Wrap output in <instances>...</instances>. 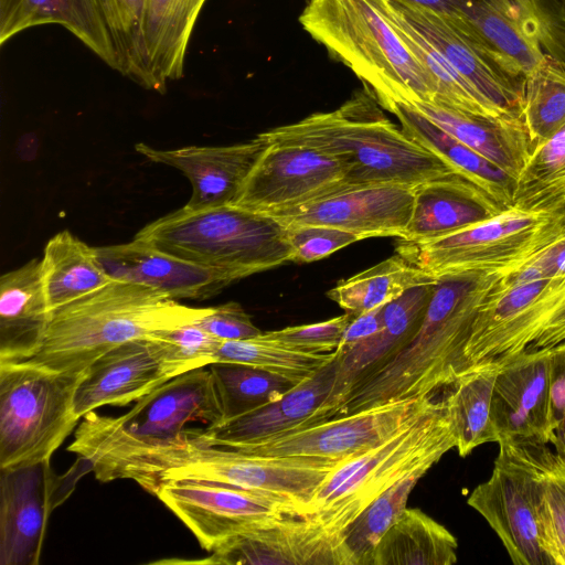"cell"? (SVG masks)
<instances>
[{
  "mask_svg": "<svg viewBox=\"0 0 565 565\" xmlns=\"http://www.w3.org/2000/svg\"><path fill=\"white\" fill-rule=\"evenodd\" d=\"M502 274L439 277L411 340L390 360L360 376L332 417L399 399H437L465 373V350L478 311Z\"/></svg>",
  "mask_w": 565,
  "mask_h": 565,
  "instance_id": "6da1fadb",
  "label": "cell"
},
{
  "mask_svg": "<svg viewBox=\"0 0 565 565\" xmlns=\"http://www.w3.org/2000/svg\"><path fill=\"white\" fill-rule=\"evenodd\" d=\"M340 461L249 455L210 444L201 428H186L161 441L115 435L103 447L102 468L107 480L132 479L151 494L166 480H204L284 495L307 511L312 494Z\"/></svg>",
  "mask_w": 565,
  "mask_h": 565,
  "instance_id": "7a4b0ae2",
  "label": "cell"
},
{
  "mask_svg": "<svg viewBox=\"0 0 565 565\" xmlns=\"http://www.w3.org/2000/svg\"><path fill=\"white\" fill-rule=\"evenodd\" d=\"M365 88L334 110L311 114L262 136L269 143L301 146L335 158L344 166L352 185H417L459 174L392 122Z\"/></svg>",
  "mask_w": 565,
  "mask_h": 565,
  "instance_id": "3957f363",
  "label": "cell"
},
{
  "mask_svg": "<svg viewBox=\"0 0 565 565\" xmlns=\"http://www.w3.org/2000/svg\"><path fill=\"white\" fill-rule=\"evenodd\" d=\"M211 308L189 307L154 289L113 280L54 310L41 348L24 361L81 373L109 350L198 322Z\"/></svg>",
  "mask_w": 565,
  "mask_h": 565,
  "instance_id": "277c9868",
  "label": "cell"
},
{
  "mask_svg": "<svg viewBox=\"0 0 565 565\" xmlns=\"http://www.w3.org/2000/svg\"><path fill=\"white\" fill-rule=\"evenodd\" d=\"M299 22L376 100L435 102L429 76L377 0H307Z\"/></svg>",
  "mask_w": 565,
  "mask_h": 565,
  "instance_id": "5b68a950",
  "label": "cell"
},
{
  "mask_svg": "<svg viewBox=\"0 0 565 565\" xmlns=\"http://www.w3.org/2000/svg\"><path fill=\"white\" fill-rule=\"evenodd\" d=\"M135 238L232 282L294 262L287 228L279 221L234 204L181 207L149 223Z\"/></svg>",
  "mask_w": 565,
  "mask_h": 565,
  "instance_id": "8992f818",
  "label": "cell"
},
{
  "mask_svg": "<svg viewBox=\"0 0 565 565\" xmlns=\"http://www.w3.org/2000/svg\"><path fill=\"white\" fill-rule=\"evenodd\" d=\"M456 444L441 396L391 438L340 461L312 494L307 516L343 535L380 494L417 470H429Z\"/></svg>",
  "mask_w": 565,
  "mask_h": 565,
  "instance_id": "52a82bcc",
  "label": "cell"
},
{
  "mask_svg": "<svg viewBox=\"0 0 565 565\" xmlns=\"http://www.w3.org/2000/svg\"><path fill=\"white\" fill-rule=\"evenodd\" d=\"M83 374L0 362L1 470L51 459L81 420L74 397Z\"/></svg>",
  "mask_w": 565,
  "mask_h": 565,
  "instance_id": "ba28073f",
  "label": "cell"
},
{
  "mask_svg": "<svg viewBox=\"0 0 565 565\" xmlns=\"http://www.w3.org/2000/svg\"><path fill=\"white\" fill-rule=\"evenodd\" d=\"M565 231V211L509 207L457 232L425 241L398 238L396 253L435 279L460 273L505 274Z\"/></svg>",
  "mask_w": 565,
  "mask_h": 565,
  "instance_id": "9c48e42d",
  "label": "cell"
},
{
  "mask_svg": "<svg viewBox=\"0 0 565 565\" xmlns=\"http://www.w3.org/2000/svg\"><path fill=\"white\" fill-rule=\"evenodd\" d=\"M488 480L467 503L488 522L514 565H551L540 530L543 443L500 440Z\"/></svg>",
  "mask_w": 565,
  "mask_h": 565,
  "instance_id": "30bf717a",
  "label": "cell"
},
{
  "mask_svg": "<svg viewBox=\"0 0 565 565\" xmlns=\"http://www.w3.org/2000/svg\"><path fill=\"white\" fill-rule=\"evenodd\" d=\"M437 399L388 402L227 448L255 456L344 460L391 438Z\"/></svg>",
  "mask_w": 565,
  "mask_h": 565,
  "instance_id": "8fae6325",
  "label": "cell"
},
{
  "mask_svg": "<svg viewBox=\"0 0 565 565\" xmlns=\"http://www.w3.org/2000/svg\"><path fill=\"white\" fill-rule=\"evenodd\" d=\"M152 494L207 552L250 522L307 515L305 507L287 497L204 480H166L158 483Z\"/></svg>",
  "mask_w": 565,
  "mask_h": 565,
  "instance_id": "7c38bea8",
  "label": "cell"
},
{
  "mask_svg": "<svg viewBox=\"0 0 565 565\" xmlns=\"http://www.w3.org/2000/svg\"><path fill=\"white\" fill-rule=\"evenodd\" d=\"M386 1L481 95L505 114L521 116L525 84L522 72L451 17L402 0Z\"/></svg>",
  "mask_w": 565,
  "mask_h": 565,
  "instance_id": "4fadbf2b",
  "label": "cell"
},
{
  "mask_svg": "<svg viewBox=\"0 0 565 565\" xmlns=\"http://www.w3.org/2000/svg\"><path fill=\"white\" fill-rule=\"evenodd\" d=\"M194 563L226 565H356L344 536L310 516L263 519L246 524Z\"/></svg>",
  "mask_w": 565,
  "mask_h": 565,
  "instance_id": "5bb4252c",
  "label": "cell"
},
{
  "mask_svg": "<svg viewBox=\"0 0 565 565\" xmlns=\"http://www.w3.org/2000/svg\"><path fill=\"white\" fill-rule=\"evenodd\" d=\"M349 186L347 170L335 158L301 146L269 143L234 205L267 214Z\"/></svg>",
  "mask_w": 565,
  "mask_h": 565,
  "instance_id": "9a60e30c",
  "label": "cell"
},
{
  "mask_svg": "<svg viewBox=\"0 0 565 565\" xmlns=\"http://www.w3.org/2000/svg\"><path fill=\"white\" fill-rule=\"evenodd\" d=\"M415 186L405 183L352 185L301 205L267 213L284 226L323 225L369 237L405 238Z\"/></svg>",
  "mask_w": 565,
  "mask_h": 565,
  "instance_id": "2e32d148",
  "label": "cell"
},
{
  "mask_svg": "<svg viewBox=\"0 0 565 565\" xmlns=\"http://www.w3.org/2000/svg\"><path fill=\"white\" fill-rule=\"evenodd\" d=\"M191 370L162 340L149 337L128 341L98 356L84 371L74 397L75 414L83 418L105 405L137 402Z\"/></svg>",
  "mask_w": 565,
  "mask_h": 565,
  "instance_id": "e0dca14e",
  "label": "cell"
},
{
  "mask_svg": "<svg viewBox=\"0 0 565 565\" xmlns=\"http://www.w3.org/2000/svg\"><path fill=\"white\" fill-rule=\"evenodd\" d=\"M53 473L50 460L19 469H0V564L40 562L51 511L74 488Z\"/></svg>",
  "mask_w": 565,
  "mask_h": 565,
  "instance_id": "ac0fdd59",
  "label": "cell"
},
{
  "mask_svg": "<svg viewBox=\"0 0 565 565\" xmlns=\"http://www.w3.org/2000/svg\"><path fill=\"white\" fill-rule=\"evenodd\" d=\"M111 424L138 440L161 441L172 438L191 423L215 426L223 412L207 366L179 374L145 395Z\"/></svg>",
  "mask_w": 565,
  "mask_h": 565,
  "instance_id": "d6986e66",
  "label": "cell"
},
{
  "mask_svg": "<svg viewBox=\"0 0 565 565\" xmlns=\"http://www.w3.org/2000/svg\"><path fill=\"white\" fill-rule=\"evenodd\" d=\"M268 146L267 139L258 134L246 142L228 146H188L162 150L138 142L135 149L152 162L181 171L192 186L191 198L183 207L202 210L234 204Z\"/></svg>",
  "mask_w": 565,
  "mask_h": 565,
  "instance_id": "ffe728a7",
  "label": "cell"
},
{
  "mask_svg": "<svg viewBox=\"0 0 565 565\" xmlns=\"http://www.w3.org/2000/svg\"><path fill=\"white\" fill-rule=\"evenodd\" d=\"M551 349L523 351L499 369L491 420L504 439L551 444L548 362Z\"/></svg>",
  "mask_w": 565,
  "mask_h": 565,
  "instance_id": "44dd1931",
  "label": "cell"
},
{
  "mask_svg": "<svg viewBox=\"0 0 565 565\" xmlns=\"http://www.w3.org/2000/svg\"><path fill=\"white\" fill-rule=\"evenodd\" d=\"M335 382L337 355L279 399L218 425L201 428V433L210 444L228 447L327 420Z\"/></svg>",
  "mask_w": 565,
  "mask_h": 565,
  "instance_id": "7402d4cb",
  "label": "cell"
},
{
  "mask_svg": "<svg viewBox=\"0 0 565 565\" xmlns=\"http://www.w3.org/2000/svg\"><path fill=\"white\" fill-rule=\"evenodd\" d=\"M95 250L113 280L145 286L175 300L203 299L232 282L217 271L183 260L137 238L95 247Z\"/></svg>",
  "mask_w": 565,
  "mask_h": 565,
  "instance_id": "603a6c76",
  "label": "cell"
},
{
  "mask_svg": "<svg viewBox=\"0 0 565 565\" xmlns=\"http://www.w3.org/2000/svg\"><path fill=\"white\" fill-rule=\"evenodd\" d=\"M507 210L460 174L415 186L414 205L405 241L440 237L489 220Z\"/></svg>",
  "mask_w": 565,
  "mask_h": 565,
  "instance_id": "cb8c5ba5",
  "label": "cell"
},
{
  "mask_svg": "<svg viewBox=\"0 0 565 565\" xmlns=\"http://www.w3.org/2000/svg\"><path fill=\"white\" fill-rule=\"evenodd\" d=\"M52 311L41 260L33 258L0 277V362L32 358L41 348Z\"/></svg>",
  "mask_w": 565,
  "mask_h": 565,
  "instance_id": "d4e9b609",
  "label": "cell"
},
{
  "mask_svg": "<svg viewBox=\"0 0 565 565\" xmlns=\"http://www.w3.org/2000/svg\"><path fill=\"white\" fill-rule=\"evenodd\" d=\"M407 105L518 179L531 153L530 138L520 116L489 117L422 100Z\"/></svg>",
  "mask_w": 565,
  "mask_h": 565,
  "instance_id": "484cf974",
  "label": "cell"
},
{
  "mask_svg": "<svg viewBox=\"0 0 565 565\" xmlns=\"http://www.w3.org/2000/svg\"><path fill=\"white\" fill-rule=\"evenodd\" d=\"M435 284L414 287L383 307L379 333L348 351L337 350V382L330 398L329 418L339 401L363 374L396 354L415 334L424 318Z\"/></svg>",
  "mask_w": 565,
  "mask_h": 565,
  "instance_id": "4316f807",
  "label": "cell"
},
{
  "mask_svg": "<svg viewBox=\"0 0 565 565\" xmlns=\"http://www.w3.org/2000/svg\"><path fill=\"white\" fill-rule=\"evenodd\" d=\"M205 0H145L141 19V85L164 92L183 74L188 42Z\"/></svg>",
  "mask_w": 565,
  "mask_h": 565,
  "instance_id": "83f0119b",
  "label": "cell"
},
{
  "mask_svg": "<svg viewBox=\"0 0 565 565\" xmlns=\"http://www.w3.org/2000/svg\"><path fill=\"white\" fill-rule=\"evenodd\" d=\"M43 23L70 30L104 62L119 70L117 54L98 0H0V43Z\"/></svg>",
  "mask_w": 565,
  "mask_h": 565,
  "instance_id": "f1b7e54d",
  "label": "cell"
},
{
  "mask_svg": "<svg viewBox=\"0 0 565 565\" xmlns=\"http://www.w3.org/2000/svg\"><path fill=\"white\" fill-rule=\"evenodd\" d=\"M379 105L392 113L402 130L418 145L450 164L460 175L475 183L505 209L512 207L516 180L492 162L450 136L412 106L395 99H380Z\"/></svg>",
  "mask_w": 565,
  "mask_h": 565,
  "instance_id": "f546056e",
  "label": "cell"
},
{
  "mask_svg": "<svg viewBox=\"0 0 565 565\" xmlns=\"http://www.w3.org/2000/svg\"><path fill=\"white\" fill-rule=\"evenodd\" d=\"M41 273L52 312L113 281L99 263L95 247L67 230L58 232L46 243Z\"/></svg>",
  "mask_w": 565,
  "mask_h": 565,
  "instance_id": "4dcf8cb0",
  "label": "cell"
},
{
  "mask_svg": "<svg viewBox=\"0 0 565 565\" xmlns=\"http://www.w3.org/2000/svg\"><path fill=\"white\" fill-rule=\"evenodd\" d=\"M457 539L419 509L406 508L372 551L369 565H452Z\"/></svg>",
  "mask_w": 565,
  "mask_h": 565,
  "instance_id": "1f68e13d",
  "label": "cell"
},
{
  "mask_svg": "<svg viewBox=\"0 0 565 565\" xmlns=\"http://www.w3.org/2000/svg\"><path fill=\"white\" fill-rule=\"evenodd\" d=\"M436 281L437 279L396 253L359 274L340 280L327 296L345 312L359 315L385 306L414 287Z\"/></svg>",
  "mask_w": 565,
  "mask_h": 565,
  "instance_id": "d6a6232c",
  "label": "cell"
},
{
  "mask_svg": "<svg viewBox=\"0 0 565 565\" xmlns=\"http://www.w3.org/2000/svg\"><path fill=\"white\" fill-rule=\"evenodd\" d=\"M499 369L469 371L443 395L460 457L468 456L480 445L498 443L491 420V399Z\"/></svg>",
  "mask_w": 565,
  "mask_h": 565,
  "instance_id": "836d02e7",
  "label": "cell"
},
{
  "mask_svg": "<svg viewBox=\"0 0 565 565\" xmlns=\"http://www.w3.org/2000/svg\"><path fill=\"white\" fill-rule=\"evenodd\" d=\"M377 2L429 76L436 94L433 103L489 117L515 116L505 114L481 95L435 47L404 21L386 0Z\"/></svg>",
  "mask_w": 565,
  "mask_h": 565,
  "instance_id": "e575fe53",
  "label": "cell"
},
{
  "mask_svg": "<svg viewBox=\"0 0 565 565\" xmlns=\"http://www.w3.org/2000/svg\"><path fill=\"white\" fill-rule=\"evenodd\" d=\"M512 207L534 213L565 211V126L530 153L516 179Z\"/></svg>",
  "mask_w": 565,
  "mask_h": 565,
  "instance_id": "d590c367",
  "label": "cell"
},
{
  "mask_svg": "<svg viewBox=\"0 0 565 565\" xmlns=\"http://www.w3.org/2000/svg\"><path fill=\"white\" fill-rule=\"evenodd\" d=\"M449 17L524 76L550 60L535 41L484 0H463Z\"/></svg>",
  "mask_w": 565,
  "mask_h": 565,
  "instance_id": "8d00e7d4",
  "label": "cell"
},
{
  "mask_svg": "<svg viewBox=\"0 0 565 565\" xmlns=\"http://www.w3.org/2000/svg\"><path fill=\"white\" fill-rule=\"evenodd\" d=\"M207 367L221 404L223 422L275 402L296 385L282 376L245 364L213 362Z\"/></svg>",
  "mask_w": 565,
  "mask_h": 565,
  "instance_id": "74e56055",
  "label": "cell"
},
{
  "mask_svg": "<svg viewBox=\"0 0 565 565\" xmlns=\"http://www.w3.org/2000/svg\"><path fill=\"white\" fill-rule=\"evenodd\" d=\"M332 353H307L264 337L224 341L215 362H232L257 367L300 384L334 360Z\"/></svg>",
  "mask_w": 565,
  "mask_h": 565,
  "instance_id": "f35d334b",
  "label": "cell"
},
{
  "mask_svg": "<svg viewBox=\"0 0 565 565\" xmlns=\"http://www.w3.org/2000/svg\"><path fill=\"white\" fill-rule=\"evenodd\" d=\"M521 117L532 150L565 126V70L547 60L525 76Z\"/></svg>",
  "mask_w": 565,
  "mask_h": 565,
  "instance_id": "ab89813d",
  "label": "cell"
},
{
  "mask_svg": "<svg viewBox=\"0 0 565 565\" xmlns=\"http://www.w3.org/2000/svg\"><path fill=\"white\" fill-rule=\"evenodd\" d=\"M427 471L417 470L393 484L345 529L344 541L356 565H369L373 548L406 509L411 492Z\"/></svg>",
  "mask_w": 565,
  "mask_h": 565,
  "instance_id": "60d3db41",
  "label": "cell"
},
{
  "mask_svg": "<svg viewBox=\"0 0 565 565\" xmlns=\"http://www.w3.org/2000/svg\"><path fill=\"white\" fill-rule=\"evenodd\" d=\"M535 41L565 70V3L563 0H484Z\"/></svg>",
  "mask_w": 565,
  "mask_h": 565,
  "instance_id": "b9f144b4",
  "label": "cell"
},
{
  "mask_svg": "<svg viewBox=\"0 0 565 565\" xmlns=\"http://www.w3.org/2000/svg\"><path fill=\"white\" fill-rule=\"evenodd\" d=\"M542 545L551 565H565V461L547 444L541 448Z\"/></svg>",
  "mask_w": 565,
  "mask_h": 565,
  "instance_id": "7bdbcfd3",
  "label": "cell"
},
{
  "mask_svg": "<svg viewBox=\"0 0 565 565\" xmlns=\"http://www.w3.org/2000/svg\"><path fill=\"white\" fill-rule=\"evenodd\" d=\"M109 31L119 72L141 85V19L145 0H98Z\"/></svg>",
  "mask_w": 565,
  "mask_h": 565,
  "instance_id": "ee69618b",
  "label": "cell"
},
{
  "mask_svg": "<svg viewBox=\"0 0 565 565\" xmlns=\"http://www.w3.org/2000/svg\"><path fill=\"white\" fill-rule=\"evenodd\" d=\"M345 312L335 318L280 330L263 332L264 337L282 343L291 349L307 353H332L340 345L343 333L353 318Z\"/></svg>",
  "mask_w": 565,
  "mask_h": 565,
  "instance_id": "f6af8a7d",
  "label": "cell"
},
{
  "mask_svg": "<svg viewBox=\"0 0 565 565\" xmlns=\"http://www.w3.org/2000/svg\"><path fill=\"white\" fill-rule=\"evenodd\" d=\"M294 252V262L311 263L361 241L350 232L323 225L285 226Z\"/></svg>",
  "mask_w": 565,
  "mask_h": 565,
  "instance_id": "bcb514c9",
  "label": "cell"
},
{
  "mask_svg": "<svg viewBox=\"0 0 565 565\" xmlns=\"http://www.w3.org/2000/svg\"><path fill=\"white\" fill-rule=\"evenodd\" d=\"M565 341V279L558 280L534 312L525 350L553 348ZM524 350V351H525Z\"/></svg>",
  "mask_w": 565,
  "mask_h": 565,
  "instance_id": "7dc6e473",
  "label": "cell"
},
{
  "mask_svg": "<svg viewBox=\"0 0 565 565\" xmlns=\"http://www.w3.org/2000/svg\"><path fill=\"white\" fill-rule=\"evenodd\" d=\"M172 349L175 358L192 370L215 362V355L224 342L202 329L196 322L163 330L153 335Z\"/></svg>",
  "mask_w": 565,
  "mask_h": 565,
  "instance_id": "c3c4849f",
  "label": "cell"
},
{
  "mask_svg": "<svg viewBox=\"0 0 565 565\" xmlns=\"http://www.w3.org/2000/svg\"><path fill=\"white\" fill-rule=\"evenodd\" d=\"M540 279H565V231L515 269L502 274L501 288Z\"/></svg>",
  "mask_w": 565,
  "mask_h": 565,
  "instance_id": "681fc988",
  "label": "cell"
},
{
  "mask_svg": "<svg viewBox=\"0 0 565 565\" xmlns=\"http://www.w3.org/2000/svg\"><path fill=\"white\" fill-rule=\"evenodd\" d=\"M196 323L223 341L246 340L263 332L253 323L244 308L235 301L212 307L211 311Z\"/></svg>",
  "mask_w": 565,
  "mask_h": 565,
  "instance_id": "f907efd6",
  "label": "cell"
},
{
  "mask_svg": "<svg viewBox=\"0 0 565 565\" xmlns=\"http://www.w3.org/2000/svg\"><path fill=\"white\" fill-rule=\"evenodd\" d=\"M550 349V426L554 431L565 414V341Z\"/></svg>",
  "mask_w": 565,
  "mask_h": 565,
  "instance_id": "816d5d0a",
  "label": "cell"
},
{
  "mask_svg": "<svg viewBox=\"0 0 565 565\" xmlns=\"http://www.w3.org/2000/svg\"><path fill=\"white\" fill-rule=\"evenodd\" d=\"M383 307L354 315L341 339L339 351L344 352L379 333L383 327Z\"/></svg>",
  "mask_w": 565,
  "mask_h": 565,
  "instance_id": "f5cc1de1",
  "label": "cell"
},
{
  "mask_svg": "<svg viewBox=\"0 0 565 565\" xmlns=\"http://www.w3.org/2000/svg\"><path fill=\"white\" fill-rule=\"evenodd\" d=\"M405 2L414 3L417 6H422L425 8H429L431 10H435L439 13L452 15L455 14L460 6L462 4L463 0H402Z\"/></svg>",
  "mask_w": 565,
  "mask_h": 565,
  "instance_id": "db71d44e",
  "label": "cell"
},
{
  "mask_svg": "<svg viewBox=\"0 0 565 565\" xmlns=\"http://www.w3.org/2000/svg\"><path fill=\"white\" fill-rule=\"evenodd\" d=\"M551 444L555 448V454L565 461V414L553 431Z\"/></svg>",
  "mask_w": 565,
  "mask_h": 565,
  "instance_id": "11a10c76",
  "label": "cell"
},
{
  "mask_svg": "<svg viewBox=\"0 0 565 565\" xmlns=\"http://www.w3.org/2000/svg\"><path fill=\"white\" fill-rule=\"evenodd\" d=\"M563 2L565 3V0H563Z\"/></svg>",
  "mask_w": 565,
  "mask_h": 565,
  "instance_id": "9f6ffc18",
  "label": "cell"
}]
</instances>
